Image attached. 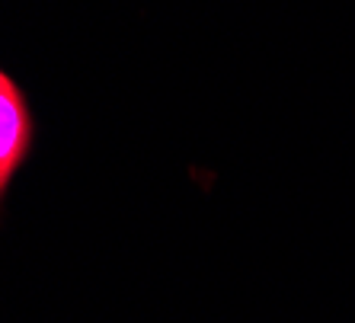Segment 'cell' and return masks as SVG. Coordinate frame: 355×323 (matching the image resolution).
<instances>
[{"label": "cell", "instance_id": "6da1fadb", "mask_svg": "<svg viewBox=\"0 0 355 323\" xmlns=\"http://www.w3.org/2000/svg\"><path fill=\"white\" fill-rule=\"evenodd\" d=\"M29 132H33V122H29L23 93L13 83V77L0 71V192L7 189V182L23 164Z\"/></svg>", "mask_w": 355, "mask_h": 323}]
</instances>
